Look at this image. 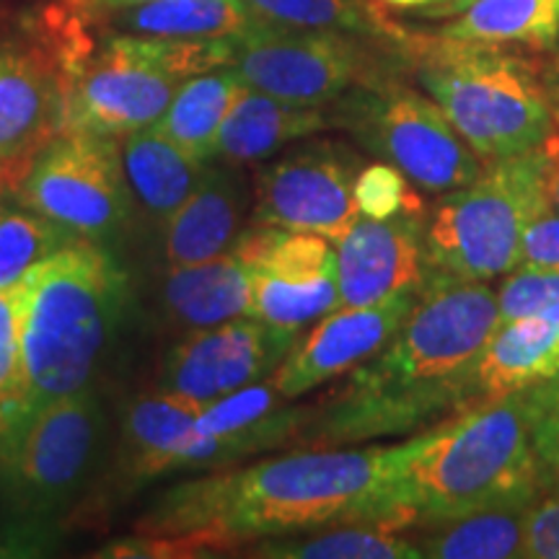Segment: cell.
<instances>
[{"mask_svg":"<svg viewBox=\"0 0 559 559\" xmlns=\"http://www.w3.org/2000/svg\"><path fill=\"white\" fill-rule=\"evenodd\" d=\"M391 449H306L171 487L115 557H200L272 536L376 523Z\"/></svg>","mask_w":559,"mask_h":559,"instance_id":"obj_1","label":"cell"},{"mask_svg":"<svg viewBox=\"0 0 559 559\" xmlns=\"http://www.w3.org/2000/svg\"><path fill=\"white\" fill-rule=\"evenodd\" d=\"M498 326V293L487 283L428 270L400 330L311 412L306 436L317 445H355L456 415L474 404V368Z\"/></svg>","mask_w":559,"mask_h":559,"instance_id":"obj_2","label":"cell"},{"mask_svg":"<svg viewBox=\"0 0 559 559\" xmlns=\"http://www.w3.org/2000/svg\"><path fill=\"white\" fill-rule=\"evenodd\" d=\"M559 379L474 402L391 449L376 526L423 528L477 510L536 502L547 485L534 436Z\"/></svg>","mask_w":559,"mask_h":559,"instance_id":"obj_3","label":"cell"},{"mask_svg":"<svg viewBox=\"0 0 559 559\" xmlns=\"http://www.w3.org/2000/svg\"><path fill=\"white\" fill-rule=\"evenodd\" d=\"M21 288L26 409L32 417L91 386L120 330L128 275L107 243L75 239L37 264Z\"/></svg>","mask_w":559,"mask_h":559,"instance_id":"obj_4","label":"cell"},{"mask_svg":"<svg viewBox=\"0 0 559 559\" xmlns=\"http://www.w3.org/2000/svg\"><path fill=\"white\" fill-rule=\"evenodd\" d=\"M62 75V130L122 138L151 128L192 75L230 66L234 37L164 39L50 29Z\"/></svg>","mask_w":559,"mask_h":559,"instance_id":"obj_5","label":"cell"},{"mask_svg":"<svg viewBox=\"0 0 559 559\" xmlns=\"http://www.w3.org/2000/svg\"><path fill=\"white\" fill-rule=\"evenodd\" d=\"M400 47L415 60L419 86L481 160L534 151L555 132V107L536 70L500 45L407 34Z\"/></svg>","mask_w":559,"mask_h":559,"instance_id":"obj_6","label":"cell"},{"mask_svg":"<svg viewBox=\"0 0 559 559\" xmlns=\"http://www.w3.org/2000/svg\"><path fill=\"white\" fill-rule=\"evenodd\" d=\"M559 171V135L539 148L487 160L466 187L451 190L425 226L430 272L461 280H487L519 270L523 230L551 210L549 185Z\"/></svg>","mask_w":559,"mask_h":559,"instance_id":"obj_7","label":"cell"},{"mask_svg":"<svg viewBox=\"0 0 559 559\" xmlns=\"http://www.w3.org/2000/svg\"><path fill=\"white\" fill-rule=\"evenodd\" d=\"M337 128L362 148L396 166L425 192H451L485 171L469 143L430 96L379 73L334 102Z\"/></svg>","mask_w":559,"mask_h":559,"instance_id":"obj_8","label":"cell"},{"mask_svg":"<svg viewBox=\"0 0 559 559\" xmlns=\"http://www.w3.org/2000/svg\"><path fill=\"white\" fill-rule=\"evenodd\" d=\"M19 205L45 215L79 239L109 243L128 228L132 194L120 138L60 130L16 185Z\"/></svg>","mask_w":559,"mask_h":559,"instance_id":"obj_9","label":"cell"},{"mask_svg":"<svg viewBox=\"0 0 559 559\" xmlns=\"http://www.w3.org/2000/svg\"><path fill=\"white\" fill-rule=\"evenodd\" d=\"M107 417L94 386L34 412L3 453L11 502L29 521H52L79 500L99 461Z\"/></svg>","mask_w":559,"mask_h":559,"instance_id":"obj_10","label":"cell"},{"mask_svg":"<svg viewBox=\"0 0 559 559\" xmlns=\"http://www.w3.org/2000/svg\"><path fill=\"white\" fill-rule=\"evenodd\" d=\"M230 68L247 86L298 107H330L381 73L355 34L270 24L234 37Z\"/></svg>","mask_w":559,"mask_h":559,"instance_id":"obj_11","label":"cell"},{"mask_svg":"<svg viewBox=\"0 0 559 559\" xmlns=\"http://www.w3.org/2000/svg\"><path fill=\"white\" fill-rule=\"evenodd\" d=\"M362 158L340 140H309L254 169L251 226L319 234L340 243L360 218L355 181Z\"/></svg>","mask_w":559,"mask_h":559,"instance_id":"obj_12","label":"cell"},{"mask_svg":"<svg viewBox=\"0 0 559 559\" xmlns=\"http://www.w3.org/2000/svg\"><path fill=\"white\" fill-rule=\"evenodd\" d=\"M254 270L251 317L288 330L340 309L337 247L319 234L275 226L241 230Z\"/></svg>","mask_w":559,"mask_h":559,"instance_id":"obj_13","label":"cell"},{"mask_svg":"<svg viewBox=\"0 0 559 559\" xmlns=\"http://www.w3.org/2000/svg\"><path fill=\"white\" fill-rule=\"evenodd\" d=\"M300 330L243 317L190 332L160 368V389L210 404L267 381L298 345Z\"/></svg>","mask_w":559,"mask_h":559,"instance_id":"obj_14","label":"cell"},{"mask_svg":"<svg viewBox=\"0 0 559 559\" xmlns=\"http://www.w3.org/2000/svg\"><path fill=\"white\" fill-rule=\"evenodd\" d=\"M311 412L290 400L270 379L205 404L179 451L174 472L218 469L304 436Z\"/></svg>","mask_w":559,"mask_h":559,"instance_id":"obj_15","label":"cell"},{"mask_svg":"<svg viewBox=\"0 0 559 559\" xmlns=\"http://www.w3.org/2000/svg\"><path fill=\"white\" fill-rule=\"evenodd\" d=\"M419 288L404 290L373 306H342L326 313L309 337L298 340L270 381L285 400L293 402L319 389L321 383H330L337 376L355 370L360 362L373 358L391 340V334L400 330L415 306Z\"/></svg>","mask_w":559,"mask_h":559,"instance_id":"obj_16","label":"cell"},{"mask_svg":"<svg viewBox=\"0 0 559 559\" xmlns=\"http://www.w3.org/2000/svg\"><path fill=\"white\" fill-rule=\"evenodd\" d=\"M425 213H400L391 218L358 223L337 247L340 309L342 306H373L417 290L428 277L425 262Z\"/></svg>","mask_w":559,"mask_h":559,"instance_id":"obj_17","label":"cell"},{"mask_svg":"<svg viewBox=\"0 0 559 559\" xmlns=\"http://www.w3.org/2000/svg\"><path fill=\"white\" fill-rule=\"evenodd\" d=\"M62 130V75L55 52L0 47V160L24 177Z\"/></svg>","mask_w":559,"mask_h":559,"instance_id":"obj_18","label":"cell"},{"mask_svg":"<svg viewBox=\"0 0 559 559\" xmlns=\"http://www.w3.org/2000/svg\"><path fill=\"white\" fill-rule=\"evenodd\" d=\"M254 202L241 166L210 160L190 198L164 226V262L169 270L215 260L241 236Z\"/></svg>","mask_w":559,"mask_h":559,"instance_id":"obj_19","label":"cell"},{"mask_svg":"<svg viewBox=\"0 0 559 559\" xmlns=\"http://www.w3.org/2000/svg\"><path fill=\"white\" fill-rule=\"evenodd\" d=\"M254 270L241 236L215 260L169 270L164 283V309L187 332L207 330L251 317Z\"/></svg>","mask_w":559,"mask_h":559,"instance_id":"obj_20","label":"cell"},{"mask_svg":"<svg viewBox=\"0 0 559 559\" xmlns=\"http://www.w3.org/2000/svg\"><path fill=\"white\" fill-rule=\"evenodd\" d=\"M559 379V306L498 326L474 368V402Z\"/></svg>","mask_w":559,"mask_h":559,"instance_id":"obj_21","label":"cell"},{"mask_svg":"<svg viewBox=\"0 0 559 559\" xmlns=\"http://www.w3.org/2000/svg\"><path fill=\"white\" fill-rule=\"evenodd\" d=\"M337 128L332 109L298 107L247 86L218 135L215 160L247 166L277 156L290 143Z\"/></svg>","mask_w":559,"mask_h":559,"instance_id":"obj_22","label":"cell"},{"mask_svg":"<svg viewBox=\"0 0 559 559\" xmlns=\"http://www.w3.org/2000/svg\"><path fill=\"white\" fill-rule=\"evenodd\" d=\"M202 409L205 404L160 386L135 396L122 419L120 466L128 481L171 474Z\"/></svg>","mask_w":559,"mask_h":559,"instance_id":"obj_23","label":"cell"},{"mask_svg":"<svg viewBox=\"0 0 559 559\" xmlns=\"http://www.w3.org/2000/svg\"><path fill=\"white\" fill-rule=\"evenodd\" d=\"M120 148L132 202L153 226L164 228L198 187L207 164L185 153L153 128L122 135Z\"/></svg>","mask_w":559,"mask_h":559,"instance_id":"obj_24","label":"cell"},{"mask_svg":"<svg viewBox=\"0 0 559 559\" xmlns=\"http://www.w3.org/2000/svg\"><path fill=\"white\" fill-rule=\"evenodd\" d=\"M264 26L243 0H151L132 9L109 13L91 26L96 29L164 39H228Z\"/></svg>","mask_w":559,"mask_h":559,"instance_id":"obj_25","label":"cell"},{"mask_svg":"<svg viewBox=\"0 0 559 559\" xmlns=\"http://www.w3.org/2000/svg\"><path fill=\"white\" fill-rule=\"evenodd\" d=\"M243 91L247 81L230 66L205 70L181 83L169 107L151 128L185 153L210 164L215 160L223 122Z\"/></svg>","mask_w":559,"mask_h":559,"instance_id":"obj_26","label":"cell"},{"mask_svg":"<svg viewBox=\"0 0 559 559\" xmlns=\"http://www.w3.org/2000/svg\"><path fill=\"white\" fill-rule=\"evenodd\" d=\"M534 502H510L423 526L415 536L419 557L430 559H513L523 557L526 519Z\"/></svg>","mask_w":559,"mask_h":559,"instance_id":"obj_27","label":"cell"},{"mask_svg":"<svg viewBox=\"0 0 559 559\" xmlns=\"http://www.w3.org/2000/svg\"><path fill=\"white\" fill-rule=\"evenodd\" d=\"M438 34L485 45L549 50L559 39V0H472Z\"/></svg>","mask_w":559,"mask_h":559,"instance_id":"obj_28","label":"cell"},{"mask_svg":"<svg viewBox=\"0 0 559 559\" xmlns=\"http://www.w3.org/2000/svg\"><path fill=\"white\" fill-rule=\"evenodd\" d=\"M243 557L264 559H419L415 539L376 523H342L309 536H272L247 544Z\"/></svg>","mask_w":559,"mask_h":559,"instance_id":"obj_29","label":"cell"},{"mask_svg":"<svg viewBox=\"0 0 559 559\" xmlns=\"http://www.w3.org/2000/svg\"><path fill=\"white\" fill-rule=\"evenodd\" d=\"M262 24L285 29L345 32L402 45L407 32L383 19L370 0H243Z\"/></svg>","mask_w":559,"mask_h":559,"instance_id":"obj_30","label":"cell"},{"mask_svg":"<svg viewBox=\"0 0 559 559\" xmlns=\"http://www.w3.org/2000/svg\"><path fill=\"white\" fill-rule=\"evenodd\" d=\"M75 239L79 236L34 210L0 207V290L16 288L37 264Z\"/></svg>","mask_w":559,"mask_h":559,"instance_id":"obj_31","label":"cell"},{"mask_svg":"<svg viewBox=\"0 0 559 559\" xmlns=\"http://www.w3.org/2000/svg\"><path fill=\"white\" fill-rule=\"evenodd\" d=\"M21 313H24V288L16 285V288L0 290V415L11 419L16 432L29 419Z\"/></svg>","mask_w":559,"mask_h":559,"instance_id":"obj_32","label":"cell"},{"mask_svg":"<svg viewBox=\"0 0 559 559\" xmlns=\"http://www.w3.org/2000/svg\"><path fill=\"white\" fill-rule=\"evenodd\" d=\"M355 200H358L360 215H368V218L425 213L423 198L412 190V181L391 164L362 166L355 181Z\"/></svg>","mask_w":559,"mask_h":559,"instance_id":"obj_33","label":"cell"},{"mask_svg":"<svg viewBox=\"0 0 559 559\" xmlns=\"http://www.w3.org/2000/svg\"><path fill=\"white\" fill-rule=\"evenodd\" d=\"M559 306V272L519 270L498 288L500 326Z\"/></svg>","mask_w":559,"mask_h":559,"instance_id":"obj_34","label":"cell"},{"mask_svg":"<svg viewBox=\"0 0 559 559\" xmlns=\"http://www.w3.org/2000/svg\"><path fill=\"white\" fill-rule=\"evenodd\" d=\"M519 270L559 272V215L542 213L523 230Z\"/></svg>","mask_w":559,"mask_h":559,"instance_id":"obj_35","label":"cell"},{"mask_svg":"<svg viewBox=\"0 0 559 559\" xmlns=\"http://www.w3.org/2000/svg\"><path fill=\"white\" fill-rule=\"evenodd\" d=\"M523 559H559V492L531 506Z\"/></svg>","mask_w":559,"mask_h":559,"instance_id":"obj_36","label":"cell"},{"mask_svg":"<svg viewBox=\"0 0 559 559\" xmlns=\"http://www.w3.org/2000/svg\"><path fill=\"white\" fill-rule=\"evenodd\" d=\"M151 3V0H55L47 11L50 29H68V26H91L109 13L132 9V5Z\"/></svg>","mask_w":559,"mask_h":559,"instance_id":"obj_37","label":"cell"},{"mask_svg":"<svg viewBox=\"0 0 559 559\" xmlns=\"http://www.w3.org/2000/svg\"><path fill=\"white\" fill-rule=\"evenodd\" d=\"M534 449L544 477L551 485H559V402L542 417L534 436Z\"/></svg>","mask_w":559,"mask_h":559,"instance_id":"obj_38","label":"cell"},{"mask_svg":"<svg viewBox=\"0 0 559 559\" xmlns=\"http://www.w3.org/2000/svg\"><path fill=\"white\" fill-rule=\"evenodd\" d=\"M472 0H443V3H432V5H423V9H415V13L425 19H449L456 16L469 5Z\"/></svg>","mask_w":559,"mask_h":559,"instance_id":"obj_39","label":"cell"},{"mask_svg":"<svg viewBox=\"0 0 559 559\" xmlns=\"http://www.w3.org/2000/svg\"><path fill=\"white\" fill-rule=\"evenodd\" d=\"M13 436H16V428H13V423L5 415H0V459H3L5 449L11 445Z\"/></svg>","mask_w":559,"mask_h":559,"instance_id":"obj_40","label":"cell"},{"mask_svg":"<svg viewBox=\"0 0 559 559\" xmlns=\"http://www.w3.org/2000/svg\"><path fill=\"white\" fill-rule=\"evenodd\" d=\"M5 190H16V177H13V169L5 160H0V194Z\"/></svg>","mask_w":559,"mask_h":559,"instance_id":"obj_41","label":"cell"},{"mask_svg":"<svg viewBox=\"0 0 559 559\" xmlns=\"http://www.w3.org/2000/svg\"><path fill=\"white\" fill-rule=\"evenodd\" d=\"M381 3L391 5V9H423V5H432L436 0H381Z\"/></svg>","mask_w":559,"mask_h":559,"instance_id":"obj_42","label":"cell"},{"mask_svg":"<svg viewBox=\"0 0 559 559\" xmlns=\"http://www.w3.org/2000/svg\"><path fill=\"white\" fill-rule=\"evenodd\" d=\"M549 205L557 210L559 213V171H555V177H551V185H549Z\"/></svg>","mask_w":559,"mask_h":559,"instance_id":"obj_43","label":"cell"},{"mask_svg":"<svg viewBox=\"0 0 559 559\" xmlns=\"http://www.w3.org/2000/svg\"><path fill=\"white\" fill-rule=\"evenodd\" d=\"M436 3H443V0H436Z\"/></svg>","mask_w":559,"mask_h":559,"instance_id":"obj_44","label":"cell"}]
</instances>
